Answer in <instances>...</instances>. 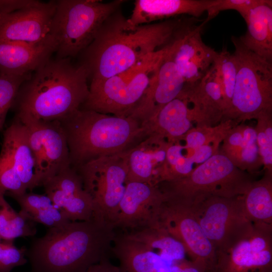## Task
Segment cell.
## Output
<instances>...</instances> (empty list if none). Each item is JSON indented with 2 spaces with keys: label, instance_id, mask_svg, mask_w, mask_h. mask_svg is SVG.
I'll use <instances>...</instances> for the list:
<instances>
[{
  "label": "cell",
  "instance_id": "obj_1",
  "mask_svg": "<svg viewBox=\"0 0 272 272\" xmlns=\"http://www.w3.org/2000/svg\"><path fill=\"white\" fill-rule=\"evenodd\" d=\"M183 21L171 19L133 25L119 9L103 22L79 55V62L87 69L90 81L123 74L170 43Z\"/></svg>",
  "mask_w": 272,
  "mask_h": 272
},
{
  "label": "cell",
  "instance_id": "obj_2",
  "mask_svg": "<svg viewBox=\"0 0 272 272\" xmlns=\"http://www.w3.org/2000/svg\"><path fill=\"white\" fill-rule=\"evenodd\" d=\"M85 66L50 58L20 87L12 109L21 120H60L80 109L89 93Z\"/></svg>",
  "mask_w": 272,
  "mask_h": 272
},
{
  "label": "cell",
  "instance_id": "obj_3",
  "mask_svg": "<svg viewBox=\"0 0 272 272\" xmlns=\"http://www.w3.org/2000/svg\"><path fill=\"white\" fill-rule=\"evenodd\" d=\"M111 226L95 218L50 228L26 250L33 272H85L107 258L115 237Z\"/></svg>",
  "mask_w": 272,
  "mask_h": 272
},
{
  "label": "cell",
  "instance_id": "obj_4",
  "mask_svg": "<svg viewBox=\"0 0 272 272\" xmlns=\"http://www.w3.org/2000/svg\"><path fill=\"white\" fill-rule=\"evenodd\" d=\"M59 121L71 166L75 169L99 158L125 151L143 138L141 123L130 116L117 117L79 109Z\"/></svg>",
  "mask_w": 272,
  "mask_h": 272
},
{
  "label": "cell",
  "instance_id": "obj_5",
  "mask_svg": "<svg viewBox=\"0 0 272 272\" xmlns=\"http://www.w3.org/2000/svg\"><path fill=\"white\" fill-rule=\"evenodd\" d=\"M253 177L218 151L185 177L163 182L157 186L164 200L192 209L211 197L243 195L254 180Z\"/></svg>",
  "mask_w": 272,
  "mask_h": 272
},
{
  "label": "cell",
  "instance_id": "obj_6",
  "mask_svg": "<svg viewBox=\"0 0 272 272\" xmlns=\"http://www.w3.org/2000/svg\"><path fill=\"white\" fill-rule=\"evenodd\" d=\"M125 2L56 1L50 35L56 44L57 57L79 56L93 41L105 20Z\"/></svg>",
  "mask_w": 272,
  "mask_h": 272
},
{
  "label": "cell",
  "instance_id": "obj_7",
  "mask_svg": "<svg viewBox=\"0 0 272 272\" xmlns=\"http://www.w3.org/2000/svg\"><path fill=\"white\" fill-rule=\"evenodd\" d=\"M231 40L237 77L231 106L222 122L236 123L272 112V62L247 49L238 38L232 36Z\"/></svg>",
  "mask_w": 272,
  "mask_h": 272
},
{
  "label": "cell",
  "instance_id": "obj_8",
  "mask_svg": "<svg viewBox=\"0 0 272 272\" xmlns=\"http://www.w3.org/2000/svg\"><path fill=\"white\" fill-rule=\"evenodd\" d=\"M165 47L123 74L91 81L88 96L80 109L126 117L139 103L164 56Z\"/></svg>",
  "mask_w": 272,
  "mask_h": 272
},
{
  "label": "cell",
  "instance_id": "obj_9",
  "mask_svg": "<svg viewBox=\"0 0 272 272\" xmlns=\"http://www.w3.org/2000/svg\"><path fill=\"white\" fill-rule=\"evenodd\" d=\"M126 151L99 158L76 169L84 189L92 199L93 218L112 227L125 189L128 172Z\"/></svg>",
  "mask_w": 272,
  "mask_h": 272
},
{
  "label": "cell",
  "instance_id": "obj_10",
  "mask_svg": "<svg viewBox=\"0 0 272 272\" xmlns=\"http://www.w3.org/2000/svg\"><path fill=\"white\" fill-rule=\"evenodd\" d=\"M191 209L216 252L227 249L253 226L245 214L241 195L211 197Z\"/></svg>",
  "mask_w": 272,
  "mask_h": 272
},
{
  "label": "cell",
  "instance_id": "obj_11",
  "mask_svg": "<svg viewBox=\"0 0 272 272\" xmlns=\"http://www.w3.org/2000/svg\"><path fill=\"white\" fill-rule=\"evenodd\" d=\"M211 272H272V225L253 223L245 235L216 252Z\"/></svg>",
  "mask_w": 272,
  "mask_h": 272
},
{
  "label": "cell",
  "instance_id": "obj_12",
  "mask_svg": "<svg viewBox=\"0 0 272 272\" xmlns=\"http://www.w3.org/2000/svg\"><path fill=\"white\" fill-rule=\"evenodd\" d=\"M158 226L182 244L191 261L203 272L211 271L216 251L190 208L164 200L159 213Z\"/></svg>",
  "mask_w": 272,
  "mask_h": 272
},
{
  "label": "cell",
  "instance_id": "obj_13",
  "mask_svg": "<svg viewBox=\"0 0 272 272\" xmlns=\"http://www.w3.org/2000/svg\"><path fill=\"white\" fill-rule=\"evenodd\" d=\"M18 119L26 128L35 159L36 175L42 186L48 179L71 166L65 133L59 120Z\"/></svg>",
  "mask_w": 272,
  "mask_h": 272
},
{
  "label": "cell",
  "instance_id": "obj_14",
  "mask_svg": "<svg viewBox=\"0 0 272 272\" xmlns=\"http://www.w3.org/2000/svg\"><path fill=\"white\" fill-rule=\"evenodd\" d=\"M207 22L198 25L184 20L170 44L176 69L185 85L197 83L215 63L218 52L205 43L201 31Z\"/></svg>",
  "mask_w": 272,
  "mask_h": 272
},
{
  "label": "cell",
  "instance_id": "obj_15",
  "mask_svg": "<svg viewBox=\"0 0 272 272\" xmlns=\"http://www.w3.org/2000/svg\"><path fill=\"white\" fill-rule=\"evenodd\" d=\"M164 200L163 194L157 185L126 183L113 227L131 231L157 227L159 213Z\"/></svg>",
  "mask_w": 272,
  "mask_h": 272
},
{
  "label": "cell",
  "instance_id": "obj_16",
  "mask_svg": "<svg viewBox=\"0 0 272 272\" xmlns=\"http://www.w3.org/2000/svg\"><path fill=\"white\" fill-rule=\"evenodd\" d=\"M56 1L14 12L0 14V41L28 44L43 42L51 37L50 31Z\"/></svg>",
  "mask_w": 272,
  "mask_h": 272
},
{
  "label": "cell",
  "instance_id": "obj_17",
  "mask_svg": "<svg viewBox=\"0 0 272 272\" xmlns=\"http://www.w3.org/2000/svg\"><path fill=\"white\" fill-rule=\"evenodd\" d=\"M170 44L149 87L129 115L141 124L156 116L180 94L185 86L173 60Z\"/></svg>",
  "mask_w": 272,
  "mask_h": 272
},
{
  "label": "cell",
  "instance_id": "obj_18",
  "mask_svg": "<svg viewBox=\"0 0 272 272\" xmlns=\"http://www.w3.org/2000/svg\"><path fill=\"white\" fill-rule=\"evenodd\" d=\"M45 194L70 221H86L94 216V206L85 190L80 176L71 166L62 170L42 185Z\"/></svg>",
  "mask_w": 272,
  "mask_h": 272
},
{
  "label": "cell",
  "instance_id": "obj_19",
  "mask_svg": "<svg viewBox=\"0 0 272 272\" xmlns=\"http://www.w3.org/2000/svg\"><path fill=\"white\" fill-rule=\"evenodd\" d=\"M168 141L154 134L145 136L126 151L128 172L126 183L157 185L166 159Z\"/></svg>",
  "mask_w": 272,
  "mask_h": 272
},
{
  "label": "cell",
  "instance_id": "obj_20",
  "mask_svg": "<svg viewBox=\"0 0 272 272\" xmlns=\"http://www.w3.org/2000/svg\"><path fill=\"white\" fill-rule=\"evenodd\" d=\"M56 44L52 37L38 44L0 41V73L31 75L51 58Z\"/></svg>",
  "mask_w": 272,
  "mask_h": 272
},
{
  "label": "cell",
  "instance_id": "obj_21",
  "mask_svg": "<svg viewBox=\"0 0 272 272\" xmlns=\"http://www.w3.org/2000/svg\"><path fill=\"white\" fill-rule=\"evenodd\" d=\"M194 115L191 103L183 90L153 118L141 124L143 137L154 134L168 143L181 140L192 127Z\"/></svg>",
  "mask_w": 272,
  "mask_h": 272
},
{
  "label": "cell",
  "instance_id": "obj_22",
  "mask_svg": "<svg viewBox=\"0 0 272 272\" xmlns=\"http://www.w3.org/2000/svg\"><path fill=\"white\" fill-rule=\"evenodd\" d=\"M1 153L10 160L27 190L40 186L26 128L15 117L4 132Z\"/></svg>",
  "mask_w": 272,
  "mask_h": 272
},
{
  "label": "cell",
  "instance_id": "obj_23",
  "mask_svg": "<svg viewBox=\"0 0 272 272\" xmlns=\"http://www.w3.org/2000/svg\"><path fill=\"white\" fill-rule=\"evenodd\" d=\"M218 0H137L128 22L133 25L187 14L199 17L216 4Z\"/></svg>",
  "mask_w": 272,
  "mask_h": 272
},
{
  "label": "cell",
  "instance_id": "obj_24",
  "mask_svg": "<svg viewBox=\"0 0 272 272\" xmlns=\"http://www.w3.org/2000/svg\"><path fill=\"white\" fill-rule=\"evenodd\" d=\"M112 244L122 272H171L166 260L124 233L116 235Z\"/></svg>",
  "mask_w": 272,
  "mask_h": 272
},
{
  "label": "cell",
  "instance_id": "obj_25",
  "mask_svg": "<svg viewBox=\"0 0 272 272\" xmlns=\"http://www.w3.org/2000/svg\"><path fill=\"white\" fill-rule=\"evenodd\" d=\"M244 20L247 31L239 40L247 49L272 62V1L252 9Z\"/></svg>",
  "mask_w": 272,
  "mask_h": 272
},
{
  "label": "cell",
  "instance_id": "obj_26",
  "mask_svg": "<svg viewBox=\"0 0 272 272\" xmlns=\"http://www.w3.org/2000/svg\"><path fill=\"white\" fill-rule=\"evenodd\" d=\"M247 218L254 224L272 225V173L254 180L241 195Z\"/></svg>",
  "mask_w": 272,
  "mask_h": 272
},
{
  "label": "cell",
  "instance_id": "obj_27",
  "mask_svg": "<svg viewBox=\"0 0 272 272\" xmlns=\"http://www.w3.org/2000/svg\"><path fill=\"white\" fill-rule=\"evenodd\" d=\"M124 234L159 255L170 264L185 258L186 253L182 244L159 226Z\"/></svg>",
  "mask_w": 272,
  "mask_h": 272
},
{
  "label": "cell",
  "instance_id": "obj_28",
  "mask_svg": "<svg viewBox=\"0 0 272 272\" xmlns=\"http://www.w3.org/2000/svg\"><path fill=\"white\" fill-rule=\"evenodd\" d=\"M4 192L0 189V238L5 241L18 237L33 236L36 233L34 222L21 212H16L7 201Z\"/></svg>",
  "mask_w": 272,
  "mask_h": 272
},
{
  "label": "cell",
  "instance_id": "obj_29",
  "mask_svg": "<svg viewBox=\"0 0 272 272\" xmlns=\"http://www.w3.org/2000/svg\"><path fill=\"white\" fill-rule=\"evenodd\" d=\"M216 61L220 72L224 96L225 108L223 120L231 106L236 81L237 64L233 53L226 49L218 52Z\"/></svg>",
  "mask_w": 272,
  "mask_h": 272
},
{
  "label": "cell",
  "instance_id": "obj_30",
  "mask_svg": "<svg viewBox=\"0 0 272 272\" xmlns=\"http://www.w3.org/2000/svg\"><path fill=\"white\" fill-rule=\"evenodd\" d=\"M256 143L266 172L272 173V112L259 114L256 119Z\"/></svg>",
  "mask_w": 272,
  "mask_h": 272
},
{
  "label": "cell",
  "instance_id": "obj_31",
  "mask_svg": "<svg viewBox=\"0 0 272 272\" xmlns=\"http://www.w3.org/2000/svg\"><path fill=\"white\" fill-rule=\"evenodd\" d=\"M31 75L20 76L0 73V131L4 127L7 113L13 105L20 87Z\"/></svg>",
  "mask_w": 272,
  "mask_h": 272
},
{
  "label": "cell",
  "instance_id": "obj_32",
  "mask_svg": "<svg viewBox=\"0 0 272 272\" xmlns=\"http://www.w3.org/2000/svg\"><path fill=\"white\" fill-rule=\"evenodd\" d=\"M0 189L11 197L27 192L8 158L0 153Z\"/></svg>",
  "mask_w": 272,
  "mask_h": 272
},
{
  "label": "cell",
  "instance_id": "obj_33",
  "mask_svg": "<svg viewBox=\"0 0 272 272\" xmlns=\"http://www.w3.org/2000/svg\"><path fill=\"white\" fill-rule=\"evenodd\" d=\"M26 249L18 248L11 241H0V272H11L15 267L25 264Z\"/></svg>",
  "mask_w": 272,
  "mask_h": 272
},
{
  "label": "cell",
  "instance_id": "obj_34",
  "mask_svg": "<svg viewBox=\"0 0 272 272\" xmlns=\"http://www.w3.org/2000/svg\"><path fill=\"white\" fill-rule=\"evenodd\" d=\"M266 0H218L216 4L208 9L207 22L221 11L235 10L245 20L250 11L255 7L265 3Z\"/></svg>",
  "mask_w": 272,
  "mask_h": 272
},
{
  "label": "cell",
  "instance_id": "obj_35",
  "mask_svg": "<svg viewBox=\"0 0 272 272\" xmlns=\"http://www.w3.org/2000/svg\"><path fill=\"white\" fill-rule=\"evenodd\" d=\"M22 214L29 221L42 224L49 228L59 227L70 222L64 213L55 205L31 213Z\"/></svg>",
  "mask_w": 272,
  "mask_h": 272
},
{
  "label": "cell",
  "instance_id": "obj_36",
  "mask_svg": "<svg viewBox=\"0 0 272 272\" xmlns=\"http://www.w3.org/2000/svg\"><path fill=\"white\" fill-rule=\"evenodd\" d=\"M12 198L20 205L21 207L20 212L24 214L54 205L51 199L45 193L40 194L32 192H26L22 194L14 196Z\"/></svg>",
  "mask_w": 272,
  "mask_h": 272
},
{
  "label": "cell",
  "instance_id": "obj_37",
  "mask_svg": "<svg viewBox=\"0 0 272 272\" xmlns=\"http://www.w3.org/2000/svg\"><path fill=\"white\" fill-rule=\"evenodd\" d=\"M41 2L35 0H0V14L10 13L33 7Z\"/></svg>",
  "mask_w": 272,
  "mask_h": 272
},
{
  "label": "cell",
  "instance_id": "obj_38",
  "mask_svg": "<svg viewBox=\"0 0 272 272\" xmlns=\"http://www.w3.org/2000/svg\"><path fill=\"white\" fill-rule=\"evenodd\" d=\"M220 143L203 145L193 150L191 157L194 163H202L219 151Z\"/></svg>",
  "mask_w": 272,
  "mask_h": 272
},
{
  "label": "cell",
  "instance_id": "obj_39",
  "mask_svg": "<svg viewBox=\"0 0 272 272\" xmlns=\"http://www.w3.org/2000/svg\"><path fill=\"white\" fill-rule=\"evenodd\" d=\"M170 266L171 272H203L192 261L185 258L172 263Z\"/></svg>",
  "mask_w": 272,
  "mask_h": 272
},
{
  "label": "cell",
  "instance_id": "obj_40",
  "mask_svg": "<svg viewBox=\"0 0 272 272\" xmlns=\"http://www.w3.org/2000/svg\"><path fill=\"white\" fill-rule=\"evenodd\" d=\"M85 272H122L120 267L111 263L108 258L90 266Z\"/></svg>",
  "mask_w": 272,
  "mask_h": 272
},
{
  "label": "cell",
  "instance_id": "obj_41",
  "mask_svg": "<svg viewBox=\"0 0 272 272\" xmlns=\"http://www.w3.org/2000/svg\"><path fill=\"white\" fill-rule=\"evenodd\" d=\"M1 238H0V241H1Z\"/></svg>",
  "mask_w": 272,
  "mask_h": 272
}]
</instances>
